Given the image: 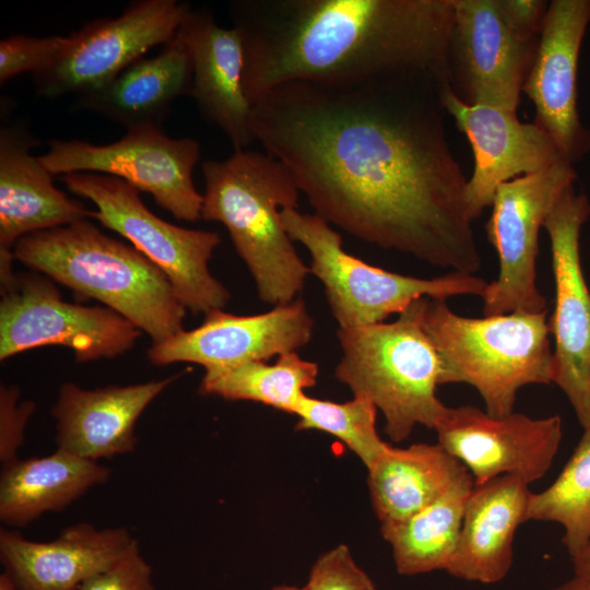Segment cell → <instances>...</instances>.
Here are the masks:
<instances>
[{
    "mask_svg": "<svg viewBox=\"0 0 590 590\" xmlns=\"http://www.w3.org/2000/svg\"><path fill=\"white\" fill-rule=\"evenodd\" d=\"M177 377L95 389L64 381L51 408L57 448L93 461L134 451L139 417Z\"/></svg>",
    "mask_w": 590,
    "mask_h": 590,
    "instance_id": "obj_20",
    "label": "cell"
},
{
    "mask_svg": "<svg viewBox=\"0 0 590 590\" xmlns=\"http://www.w3.org/2000/svg\"><path fill=\"white\" fill-rule=\"evenodd\" d=\"M191 9L179 0H134L118 17L85 23L68 36L54 64L32 75L36 94L79 97L104 87L148 50L168 43Z\"/></svg>",
    "mask_w": 590,
    "mask_h": 590,
    "instance_id": "obj_12",
    "label": "cell"
},
{
    "mask_svg": "<svg viewBox=\"0 0 590 590\" xmlns=\"http://www.w3.org/2000/svg\"><path fill=\"white\" fill-rule=\"evenodd\" d=\"M312 330L314 320L300 298L259 315L214 309L197 328L152 343L148 357L157 366L185 362L204 370L222 369L296 352L311 340Z\"/></svg>",
    "mask_w": 590,
    "mask_h": 590,
    "instance_id": "obj_17",
    "label": "cell"
},
{
    "mask_svg": "<svg viewBox=\"0 0 590 590\" xmlns=\"http://www.w3.org/2000/svg\"><path fill=\"white\" fill-rule=\"evenodd\" d=\"M61 181L72 193L95 204L92 219L128 239L165 274L190 312L205 315L227 305L229 291L209 270L221 243L217 233L164 221L142 202L138 189L117 177L72 173L61 176Z\"/></svg>",
    "mask_w": 590,
    "mask_h": 590,
    "instance_id": "obj_8",
    "label": "cell"
},
{
    "mask_svg": "<svg viewBox=\"0 0 590 590\" xmlns=\"http://www.w3.org/2000/svg\"><path fill=\"white\" fill-rule=\"evenodd\" d=\"M16 386L0 387V461L2 464L17 459L19 448L24 444L27 422L35 411L30 400L20 402Z\"/></svg>",
    "mask_w": 590,
    "mask_h": 590,
    "instance_id": "obj_34",
    "label": "cell"
},
{
    "mask_svg": "<svg viewBox=\"0 0 590 590\" xmlns=\"http://www.w3.org/2000/svg\"><path fill=\"white\" fill-rule=\"evenodd\" d=\"M538 40L519 35L498 0H453L451 88L467 104L517 110Z\"/></svg>",
    "mask_w": 590,
    "mask_h": 590,
    "instance_id": "obj_14",
    "label": "cell"
},
{
    "mask_svg": "<svg viewBox=\"0 0 590 590\" xmlns=\"http://www.w3.org/2000/svg\"><path fill=\"white\" fill-rule=\"evenodd\" d=\"M306 590H378L345 544L321 554L311 566Z\"/></svg>",
    "mask_w": 590,
    "mask_h": 590,
    "instance_id": "obj_32",
    "label": "cell"
},
{
    "mask_svg": "<svg viewBox=\"0 0 590 590\" xmlns=\"http://www.w3.org/2000/svg\"><path fill=\"white\" fill-rule=\"evenodd\" d=\"M281 217L291 239L308 250L309 271L323 284L339 328L385 322L422 297H482L488 284L482 278L455 271L432 279L386 271L347 253L341 234L317 214L284 209Z\"/></svg>",
    "mask_w": 590,
    "mask_h": 590,
    "instance_id": "obj_7",
    "label": "cell"
},
{
    "mask_svg": "<svg viewBox=\"0 0 590 590\" xmlns=\"http://www.w3.org/2000/svg\"><path fill=\"white\" fill-rule=\"evenodd\" d=\"M435 432L438 442L468 469L475 484L511 475L530 485L552 467L563 426L559 415L532 418L514 411L493 416L461 405L447 406Z\"/></svg>",
    "mask_w": 590,
    "mask_h": 590,
    "instance_id": "obj_15",
    "label": "cell"
},
{
    "mask_svg": "<svg viewBox=\"0 0 590 590\" xmlns=\"http://www.w3.org/2000/svg\"><path fill=\"white\" fill-rule=\"evenodd\" d=\"M441 102L473 151L474 170L465 192L472 221L492 205L502 184L565 161L542 129L534 122H521L514 110L467 104L451 86L442 92Z\"/></svg>",
    "mask_w": 590,
    "mask_h": 590,
    "instance_id": "obj_18",
    "label": "cell"
},
{
    "mask_svg": "<svg viewBox=\"0 0 590 590\" xmlns=\"http://www.w3.org/2000/svg\"><path fill=\"white\" fill-rule=\"evenodd\" d=\"M589 22L590 0H552L522 86L535 107L534 123L571 165L590 150V130L577 108L578 59Z\"/></svg>",
    "mask_w": 590,
    "mask_h": 590,
    "instance_id": "obj_16",
    "label": "cell"
},
{
    "mask_svg": "<svg viewBox=\"0 0 590 590\" xmlns=\"http://www.w3.org/2000/svg\"><path fill=\"white\" fill-rule=\"evenodd\" d=\"M571 560L575 576L582 579L586 590H590V540L583 550Z\"/></svg>",
    "mask_w": 590,
    "mask_h": 590,
    "instance_id": "obj_36",
    "label": "cell"
},
{
    "mask_svg": "<svg viewBox=\"0 0 590 590\" xmlns=\"http://www.w3.org/2000/svg\"><path fill=\"white\" fill-rule=\"evenodd\" d=\"M15 260L118 312L152 343L184 330L186 308L165 274L133 246L115 239L88 219L37 232L13 248Z\"/></svg>",
    "mask_w": 590,
    "mask_h": 590,
    "instance_id": "obj_3",
    "label": "cell"
},
{
    "mask_svg": "<svg viewBox=\"0 0 590 590\" xmlns=\"http://www.w3.org/2000/svg\"><path fill=\"white\" fill-rule=\"evenodd\" d=\"M449 86L428 72L292 81L252 105L251 131L329 224L473 274L482 259L446 135Z\"/></svg>",
    "mask_w": 590,
    "mask_h": 590,
    "instance_id": "obj_1",
    "label": "cell"
},
{
    "mask_svg": "<svg viewBox=\"0 0 590 590\" xmlns=\"http://www.w3.org/2000/svg\"><path fill=\"white\" fill-rule=\"evenodd\" d=\"M40 141L22 122L0 129V249L23 237L91 219L93 210L52 182V174L31 151Z\"/></svg>",
    "mask_w": 590,
    "mask_h": 590,
    "instance_id": "obj_22",
    "label": "cell"
},
{
    "mask_svg": "<svg viewBox=\"0 0 590 590\" xmlns=\"http://www.w3.org/2000/svg\"><path fill=\"white\" fill-rule=\"evenodd\" d=\"M590 203L570 186L545 220L552 252L555 307L547 320L554 337L556 384L569 400L583 428L590 427V291L579 251L581 226Z\"/></svg>",
    "mask_w": 590,
    "mask_h": 590,
    "instance_id": "obj_13",
    "label": "cell"
},
{
    "mask_svg": "<svg viewBox=\"0 0 590 590\" xmlns=\"http://www.w3.org/2000/svg\"><path fill=\"white\" fill-rule=\"evenodd\" d=\"M317 363L296 352L279 356L274 364L252 361L233 367L204 370L199 391L232 401H253L295 414L305 389L316 385Z\"/></svg>",
    "mask_w": 590,
    "mask_h": 590,
    "instance_id": "obj_28",
    "label": "cell"
},
{
    "mask_svg": "<svg viewBox=\"0 0 590 590\" xmlns=\"http://www.w3.org/2000/svg\"><path fill=\"white\" fill-rule=\"evenodd\" d=\"M553 590H586V587L581 578L574 576L571 579Z\"/></svg>",
    "mask_w": 590,
    "mask_h": 590,
    "instance_id": "obj_37",
    "label": "cell"
},
{
    "mask_svg": "<svg viewBox=\"0 0 590 590\" xmlns=\"http://www.w3.org/2000/svg\"><path fill=\"white\" fill-rule=\"evenodd\" d=\"M202 174L201 219L226 227L263 303L293 302L310 271L281 217L282 210L298 206L299 189L291 173L269 153L246 149L204 161Z\"/></svg>",
    "mask_w": 590,
    "mask_h": 590,
    "instance_id": "obj_4",
    "label": "cell"
},
{
    "mask_svg": "<svg viewBox=\"0 0 590 590\" xmlns=\"http://www.w3.org/2000/svg\"><path fill=\"white\" fill-rule=\"evenodd\" d=\"M499 7L510 26L522 37L538 40L547 1L542 0H498Z\"/></svg>",
    "mask_w": 590,
    "mask_h": 590,
    "instance_id": "obj_35",
    "label": "cell"
},
{
    "mask_svg": "<svg viewBox=\"0 0 590 590\" xmlns=\"http://www.w3.org/2000/svg\"><path fill=\"white\" fill-rule=\"evenodd\" d=\"M74 590H154L152 567L141 555L138 542L119 562Z\"/></svg>",
    "mask_w": 590,
    "mask_h": 590,
    "instance_id": "obj_33",
    "label": "cell"
},
{
    "mask_svg": "<svg viewBox=\"0 0 590 590\" xmlns=\"http://www.w3.org/2000/svg\"><path fill=\"white\" fill-rule=\"evenodd\" d=\"M546 315L514 311L469 318L455 314L445 299L427 297L423 328L439 357V385H470L488 414L512 413L520 388L554 382Z\"/></svg>",
    "mask_w": 590,
    "mask_h": 590,
    "instance_id": "obj_5",
    "label": "cell"
},
{
    "mask_svg": "<svg viewBox=\"0 0 590 590\" xmlns=\"http://www.w3.org/2000/svg\"><path fill=\"white\" fill-rule=\"evenodd\" d=\"M110 469L62 449L2 464L0 520L25 527L46 512L61 511L92 487L106 483Z\"/></svg>",
    "mask_w": 590,
    "mask_h": 590,
    "instance_id": "obj_25",
    "label": "cell"
},
{
    "mask_svg": "<svg viewBox=\"0 0 590 590\" xmlns=\"http://www.w3.org/2000/svg\"><path fill=\"white\" fill-rule=\"evenodd\" d=\"M13 261L0 258L1 362L48 345L70 349L76 363L114 358L141 337V330L108 307L63 300L50 278L33 270L15 273Z\"/></svg>",
    "mask_w": 590,
    "mask_h": 590,
    "instance_id": "obj_9",
    "label": "cell"
},
{
    "mask_svg": "<svg viewBox=\"0 0 590 590\" xmlns=\"http://www.w3.org/2000/svg\"><path fill=\"white\" fill-rule=\"evenodd\" d=\"M38 158L52 175L96 173L117 177L150 193L177 220L201 219L203 194L192 179L200 145L192 138L174 139L163 128L144 126L127 130L120 140L107 144L54 139Z\"/></svg>",
    "mask_w": 590,
    "mask_h": 590,
    "instance_id": "obj_10",
    "label": "cell"
},
{
    "mask_svg": "<svg viewBox=\"0 0 590 590\" xmlns=\"http://www.w3.org/2000/svg\"><path fill=\"white\" fill-rule=\"evenodd\" d=\"M576 178L573 165L559 161L497 188L485 229L496 249L499 272L481 297L484 316L546 311V299L536 286L539 233Z\"/></svg>",
    "mask_w": 590,
    "mask_h": 590,
    "instance_id": "obj_11",
    "label": "cell"
},
{
    "mask_svg": "<svg viewBox=\"0 0 590 590\" xmlns=\"http://www.w3.org/2000/svg\"><path fill=\"white\" fill-rule=\"evenodd\" d=\"M256 104L292 81L428 72L451 85L453 0H234Z\"/></svg>",
    "mask_w": 590,
    "mask_h": 590,
    "instance_id": "obj_2",
    "label": "cell"
},
{
    "mask_svg": "<svg viewBox=\"0 0 590 590\" xmlns=\"http://www.w3.org/2000/svg\"><path fill=\"white\" fill-rule=\"evenodd\" d=\"M138 541L123 527L79 522L50 541L0 530V562L19 590H74L126 556Z\"/></svg>",
    "mask_w": 590,
    "mask_h": 590,
    "instance_id": "obj_19",
    "label": "cell"
},
{
    "mask_svg": "<svg viewBox=\"0 0 590 590\" xmlns=\"http://www.w3.org/2000/svg\"><path fill=\"white\" fill-rule=\"evenodd\" d=\"M0 590H19L7 574L0 575Z\"/></svg>",
    "mask_w": 590,
    "mask_h": 590,
    "instance_id": "obj_38",
    "label": "cell"
},
{
    "mask_svg": "<svg viewBox=\"0 0 590 590\" xmlns=\"http://www.w3.org/2000/svg\"><path fill=\"white\" fill-rule=\"evenodd\" d=\"M186 44L192 62V91L201 117L217 127L234 151L246 150L255 138L252 105L243 78L245 50L234 27L220 26L208 8L192 10L176 33Z\"/></svg>",
    "mask_w": 590,
    "mask_h": 590,
    "instance_id": "obj_21",
    "label": "cell"
},
{
    "mask_svg": "<svg viewBox=\"0 0 590 590\" xmlns=\"http://www.w3.org/2000/svg\"><path fill=\"white\" fill-rule=\"evenodd\" d=\"M192 62L176 34L151 58H140L104 87L76 97V107L101 115L127 130L163 128L170 105L191 95Z\"/></svg>",
    "mask_w": 590,
    "mask_h": 590,
    "instance_id": "obj_24",
    "label": "cell"
},
{
    "mask_svg": "<svg viewBox=\"0 0 590 590\" xmlns=\"http://www.w3.org/2000/svg\"><path fill=\"white\" fill-rule=\"evenodd\" d=\"M530 494L529 484L511 475L474 484L456 550L445 570L482 583L504 579L512 564L516 531L527 522Z\"/></svg>",
    "mask_w": 590,
    "mask_h": 590,
    "instance_id": "obj_23",
    "label": "cell"
},
{
    "mask_svg": "<svg viewBox=\"0 0 590 590\" xmlns=\"http://www.w3.org/2000/svg\"><path fill=\"white\" fill-rule=\"evenodd\" d=\"M296 429H317L341 440L368 469L387 449L376 428L377 408L354 397L344 403L304 394L295 414Z\"/></svg>",
    "mask_w": 590,
    "mask_h": 590,
    "instance_id": "obj_30",
    "label": "cell"
},
{
    "mask_svg": "<svg viewBox=\"0 0 590 590\" xmlns=\"http://www.w3.org/2000/svg\"><path fill=\"white\" fill-rule=\"evenodd\" d=\"M270 590H306L305 587H296V586H288V585H280L271 588Z\"/></svg>",
    "mask_w": 590,
    "mask_h": 590,
    "instance_id": "obj_39",
    "label": "cell"
},
{
    "mask_svg": "<svg viewBox=\"0 0 590 590\" xmlns=\"http://www.w3.org/2000/svg\"><path fill=\"white\" fill-rule=\"evenodd\" d=\"M585 432L555 481L531 493L527 521H552L564 528L562 539L571 559L590 540V427Z\"/></svg>",
    "mask_w": 590,
    "mask_h": 590,
    "instance_id": "obj_29",
    "label": "cell"
},
{
    "mask_svg": "<svg viewBox=\"0 0 590 590\" xmlns=\"http://www.w3.org/2000/svg\"><path fill=\"white\" fill-rule=\"evenodd\" d=\"M69 43L68 36L34 37L12 35L0 40V83L31 72H43L61 56Z\"/></svg>",
    "mask_w": 590,
    "mask_h": 590,
    "instance_id": "obj_31",
    "label": "cell"
},
{
    "mask_svg": "<svg viewBox=\"0 0 590 590\" xmlns=\"http://www.w3.org/2000/svg\"><path fill=\"white\" fill-rule=\"evenodd\" d=\"M367 470L371 505L380 524L410 518L468 472L439 442L406 448L389 445Z\"/></svg>",
    "mask_w": 590,
    "mask_h": 590,
    "instance_id": "obj_26",
    "label": "cell"
},
{
    "mask_svg": "<svg viewBox=\"0 0 590 590\" xmlns=\"http://www.w3.org/2000/svg\"><path fill=\"white\" fill-rule=\"evenodd\" d=\"M426 299L412 302L392 322L337 331L342 350L337 379L382 412L394 442L417 424L435 429L447 409L436 396L439 357L423 328Z\"/></svg>",
    "mask_w": 590,
    "mask_h": 590,
    "instance_id": "obj_6",
    "label": "cell"
},
{
    "mask_svg": "<svg viewBox=\"0 0 590 590\" xmlns=\"http://www.w3.org/2000/svg\"><path fill=\"white\" fill-rule=\"evenodd\" d=\"M474 480L468 471L439 498L410 518L380 524L390 544L396 569L414 576L446 569L458 543L464 509Z\"/></svg>",
    "mask_w": 590,
    "mask_h": 590,
    "instance_id": "obj_27",
    "label": "cell"
}]
</instances>
